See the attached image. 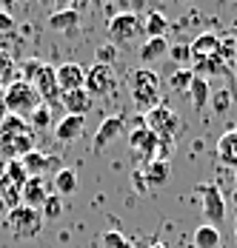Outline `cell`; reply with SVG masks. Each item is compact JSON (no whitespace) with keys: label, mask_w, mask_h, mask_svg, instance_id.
Wrapping results in <instances>:
<instances>
[{"label":"cell","mask_w":237,"mask_h":248,"mask_svg":"<svg viewBox=\"0 0 237 248\" xmlns=\"http://www.w3.org/2000/svg\"><path fill=\"white\" fill-rule=\"evenodd\" d=\"M3 108L9 111V114H15V117H23L26 114H32L37 106H43V100L40 94L34 92V86L32 83H26V80H15V83H9L6 89H3Z\"/></svg>","instance_id":"6da1fadb"},{"label":"cell","mask_w":237,"mask_h":248,"mask_svg":"<svg viewBox=\"0 0 237 248\" xmlns=\"http://www.w3.org/2000/svg\"><path fill=\"white\" fill-rule=\"evenodd\" d=\"M132 100L140 111H152L160 106V77L152 69H137L132 75Z\"/></svg>","instance_id":"7a4b0ae2"},{"label":"cell","mask_w":237,"mask_h":248,"mask_svg":"<svg viewBox=\"0 0 237 248\" xmlns=\"http://www.w3.org/2000/svg\"><path fill=\"white\" fill-rule=\"evenodd\" d=\"M3 223L9 228V234L17 237V240H34V237L43 234V217H40V211H34V208H29V205L12 208Z\"/></svg>","instance_id":"3957f363"},{"label":"cell","mask_w":237,"mask_h":248,"mask_svg":"<svg viewBox=\"0 0 237 248\" xmlns=\"http://www.w3.org/2000/svg\"><path fill=\"white\" fill-rule=\"evenodd\" d=\"M143 125H146L160 143H171L174 134L180 131L177 114H174L171 108H166V106H154L152 111H146V114H143Z\"/></svg>","instance_id":"277c9868"},{"label":"cell","mask_w":237,"mask_h":248,"mask_svg":"<svg viewBox=\"0 0 237 248\" xmlns=\"http://www.w3.org/2000/svg\"><path fill=\"white\" fill-rule=\"evenodd\" d=\"M197 197L203 202V217H206V223L217 228V225L226 220V197H223V191H220L214 183H200V186H197Z\"/></svg>","instance_id":"5b68a950"},{"label":"cell","mask_w":237,"mask_h":248,"mask_svg":"<svg viewBox=\"0 0 237 248\" xmlns=\"http://www.w3.org/2000/svg\"><path fill=\"white\" fill-rule=\"evenodd\" d=\"M83 89H86L89 97H106V94H112V92L118 89L115 69L95 63L92 69H86V83H83Z\"/></svg>","instance_id":"8992f818"},{"label":"cell","mask_w":237,"mask_h":248,"mask_svg":"<svg viewBox=\"0 0 237 248\" xmlns=\"http://www.w3.org/2000/svg\"><path fill=\"white\" fill-rule=\"evenodd\" d=\"M129 146L132 151L140 157L143 163L149 166V163H154V160H163V151H160V140L146 128V125H137V128H132V134H129Z\"/></svg>","instance_id":"52a82bcc"},{"label":"cell","mask_w":237,"mask_h":248,"mask_svg":"<svg viewBox=\"0 0 237 248\" xmlns=\"http://www.w3.org/2000/svg\"><path fill=\"white\" fill-rule=\"evenodd\" d=\"M29 83L34 86V92L40 94V100H43L46 106L60 103V86H57V72H54V66L40 63V66H37V72H34V77H32Z\"/></svg>","instance_id":"ba28073f"},{"label":"cell","mask_w":237,"mask_h":248,"mask_svg":"<svg viewBox=\"0 0 237 248\" xmlns=\"http://www.w3.org/2000/svg\"><path fill=\"white\" fill-rule=\"evenodd\" d=\"M140 31V20L135 12H120L109 20V43L112 46H123L129 40H135Z\"/></svg>","instance_id":"9c48e42d"},{"label":"cell","mask_w":237,"mask_h":248,"mask_svg":"<svg viewBox=\"0 0 237 248\" xmlns=\"http://www.w3.org/2000/svg\"><path fill=\"white\" fill-rule=\"evenodd\" d=\"M34 128H26L20 134H6L0 137V157L6 160H20L29 151H34Z\"/></svg>","instance_id":"30bf717a"},{"label":"cell","mask_w":237,"mask_h":248,"mask_svg":"<svg viewBox=\"0 0 237 248\" xmlns=\"http://www.w3.org/2000/svg\"><path fill=\"white\" fill-rule=\"evenodd\" d=\"M123 131H126V120H123L120 114H109V117L100 123V128L95 131V137H92V151H95V154H103Z\"/></svg>","instance_id":"8fae6325"},{"label":"cell","mask_w":237,"mask_h":248,"mask_svg":"<svg viewBox=\"0 0 237 248\" xmlns=\"http://www.w3.org/2000/svg\"><path fill=\"white\" fill-rule=\"evenodd\" d=\"M189 72L194 77H200V80H209V77H223L226 72H232V69H229V63H226L223 57L209 54V57H197V60H191Z\"/></svg>","instance_id":"7c38bea8"},{"label":"cell","mask_w":237,"mask_h":248,"mask_svg":"<svg viewBox=\"0 0 237 248\" xmlns=\"http://www.w3.org/2000/svg\"><path fill=\"white\" fill-rule=\"evenodd\" d=\"M54 72H57L60 94H63V92H77V89H83V83H86V69H83L80 63H63V66H57Z\"/></svg>","instance_id":"4fadbf2b"},{"label":"cell","mask_w":237,"mask_h":248,"mask_svg":"<svg viewBox=\"0 0 237 248\" xmlns=\"http://www.w3.org/2000/svg\"><path fill=\"white\" fill-rule=\"evenodd\" d=\"M83 125H86V117H74V114H66L63 120L54 123V140L57 143H74L83 137Z\"/></svg>","instance_id":"5bb4252c"},{"label":"cell","mask_w":237,"mask_h":248,"mask_svg":"<svg viewBox=\"0 0 237 248\" xmlns=\"http://www.w3.org/2000/svg\"><path fill=\"white\" fill-rule=\"evenodd\" d=\"M49 191H46V183H43V177H29L23 186V191H20V205H29V208H34V211H40V205L46 202Z\"/></svg>","instance_id":"9a60e30c"},{"label":"cell","mask_w":237,"mask_h":248,"mask_svg":"<svg viewBox=\"0 0 237 248\" xmlns=\"http://www.w3.org/2000/svg\"><path fill=\"white\" fill-rule=\"evenodd\" d=\"M20 163H23V169L29 177H43L46 171L51 169H57V157H51V154H43V151H29L26 157H20Z\"/></svg>","instance_id":"2e32d148"},{"label":"cell","mask_w":237,"mask_h":248,"mask_svg":"<svg viewBox=\"0 0 237 248\" xmlns=\"http://www.w3.org/2000/svg\"><path fill=\"white\" fill-rule=\"evenodd\" d=\"M217 160L223 166L237 169V128H229L217 137Z\"/></svg>","instance_id":"e0dca14e"},{"label":"cell","mask_w":237,"mask_h":248,"mask_svg":"<svg viewBox=\"0 0 237 248\" xmlns=\"http://www.w3.org/2000/svg\"><path fill=\"white\" fill-rule=\"evenodd\" d=\"M60 103H63V108L74 114V117H83V114H89V108H92V97L86 94V89H77V92H63L60 94Z\"/></svg>","instance_id":"ac0fdd59"},{"label":"cell","mask_w":237,"mask_h":248,"mask_svg":"<svg viewBox=\"0 0 237 248\" xmlns=\"http://www.w3.org/2000/svg\"><path fill=\"white\" fill-rule=\"evenodd\" d=\"M80 23V15H77V9H60V12H54L51 17H49V29L51 31H63V34H71L74 29Z\"/></svg>","instance_id":"d6986e66"},{"label":"cell","mask_w":237,"mask_h":248,"mask_svg":"<svg viewBox=\"0 0 237 248\" xmlns=\"http://www.w3.org/2000/svg\"><path fill=\"white\" fill-rule=\"evenodd\" d=\"M217 46H220V37L214 34V31H203V34H197L194 40H191V60H197V57H209V54H217Z\"/></svg>","instance_id":"ffe728a7"},{"label":"cell","mask_w":237,"mask_h":248,"mask_svg":"<svg viewBox=\"0 0 237 248\" xmlns=\"http://www.w3.org/2000/svg\"><path fill=\"white\" fill-rule=\"evenodd\" d=\"M169 174H171V169H169L166 160H154V163H149V166L143 169V180H146L149 188H154V186H166Z\"/></svg>","instance_id":"44dd1931"},{"label":"cell","mask_w":237,"mask_h":248,"mask_svg":"<svg viewBox=\"0 0 237 248\" xmlns=\"http://www.w3.org/2000/svg\"><path fill=\"white\" fill-rule=\"evenodd\" d=\"M169 43L166 37H149L146 43L140 46V63H152V60H160L169 54Z\"/></svg>","instance_id":"7402d4cb"},{"label":"cell","mask_w":237,"mask_h":248,"mask_svg":"<svg viewBox=\"0 0 237 248\" xmlns=\"http://www.w3.org/2000/svg\"><path fill=\"white\" fill-rule=\"evenodd\" d=\"M209 97H212V86H209V80H200V77H194L189 86V100L191 106L200 111V108H206L209 106Z\"/></svg>","instance_id":"603a6c76"},{"label":"cell","mask_w":237,"mask_h":248,"mask_svg":"<svg viewBox=\"0 0 237 248\" xmlns=\"http://www.w3.org/2000/svg\"><path fill=\"white\" fill-rule=\"evenodd\" d=\"M194 248H220V228L203 223L194 228Z\"/></svg>","instance_id":"cb8c5ba5"},{"label":"cell","mask_w":237,"mask_h":248,"mask_svg":"<svg viewBox=\"0 0 237 248\" xmlns=\"http://www.w3.org/2000/svg\"><path fill=\"white\" fill-rule=\"evenodd\" d=\"M54 191L60 194V197H69V194H74L77 191V174L71 171V169H57L54 171Z\"/></svg>","instance_id":"d4e9b609"},{"label":"cell","mask_w":237,"mask_h":248,"mask_svg":"<svg viewBox=\"0 0 237 248\" xmlns=\"http://www.w3.org/2000/svg\"><path fill=\"white\" fill-rule=\"evenodd\" d=\"M140 29L149 37H163L169 29V20H166V15H160V12H146V20L140 23Z\"/></svg>","instance_id":"484cf974"},{"label":"cell","mask_w":237,"mask_h":248,"mask_svg":"<svg viewBox=\"0 0 237 248\" xmlns=\"http://www.w3.org/2000/svg\"><path fill=\"white\" fill-rule=\"evenodd\" d=\"M3 177H6L12 186H17L20 191H23L26 180H29V174H26V169H23V163H20V160H9V163L3 166Z\"/></svg>","instance_id":"4316f807"},{"label":"cell","mask_w":237,"mask_h":248,"mask_svg":"<svg viewBox=\"0 0 237 248\" xmlns=\"http://www.w3.org/2000/svg\"><path fill=\"white\" fill-rule=\"evenodd\" d=\"M60 214H63V197H60V194H49L46 202L40 205L43 223H46V220H60Z\"/></svg>","instance_id":"83f0119b"},{"label":"cell","mask_w":237,"mask_h":248,"mask_svg":"<svg viewBox=\"0 0 237 248\" xmlns=\"http://www.w3.org/2000/svg\"><path fill=\"white\" fill-rule=\"evenodd\" d=\"M15 72H17V63H15V57H12L6 49H0V83H3V86L15 83Z\"/></svg>","instance_id":"f1b7e54d"},{"label":"cell","mask_w":237,"mask_h":248,"mask_svg":"<svg viewBox=\"0 0 237 248\" xmlns=\"http://www.w3.org/2000/svg\"><path fill=\"white\" fill-rule=\"evenodd\" d=\"M232 92L229 89H217V92H212V97H209V103H212V111L214 114H226L229 108H232Z\"/></svg>","instance_id":"f546056e"},{"label":"cell","mask_w":237,"mask_h":248,"mask_svg":"<svg viewBox=\"0 0 237 248\" xmlns=\"http://www.w3.org/2000/svg\"><path fill=\"white\" fill-rule=\"evenodd\" d=\"M29 125H32L34 131H37V128L43 131V128H49V125H51V108H49L46 103H43V106H37V108L29 114Z\"/></svg>","instance_id":"4dcf8cb0"},{"label":"cell","mask_w":237,"mask_h":248,"mask_svg":"<svg viewBox=\"0 0 237 248\" xmlns=\"http://www.w3.org/2000/svg\"><path fill=\"white\" fill-rule=\"evenodd\" d=\"M191 80H194V75H191L189 69H177L174 75L169 77V86L174 89V92H180V94H189V86Z\"/></svg>","instance_id":"1f68e13d"},{"label":"cell","mask_w":237,"mask_h":248,"mask_svg":"<svg viewBox=\"0 0 237 248\" xmlns=\"http://www.w3.org/2000/svg\"><path fill=\"white\" fill-rule=\"evenodd\" d=\"M118 54H120V49H118V46H112V43L106 40L103 46H97V51H95V63H100V66H115Z\"/></svg>","instance_id":"d6a6232c"},{"label":"cell","mask_w":237,"mask_h":248,"mask_svg":"<svg viewBox=\"0 0 237 248\" xmlns=\"http://www.w3.org/2000/svg\"><path fill=\"white\" fill-rule=\"evenodd\" d=\"M100 243H103V248H132V243H129L120 231H115V228L106 231V234L100 237Z\"/></svg>","instance_id":"836d02e7"},{"label":"cell","mask_w":237,"mask_h":248,"mask_svg":"<svg viewBox=\"0 0 237 248\" xmlns=\"http://www.w3.org/2000/svg\"><path fill=\"white\" fill-rule=\"evenodd\" d=\"M169 57H171L177 66H186V63H191V49L186 43H174V46H169Z\"/></svg>","instance_id":"e575fe53"},{"label":"cell","mask_w":237,"mask_h":248,"mask_svg":"<svg viewBox=\"0 0 237 248\" xmlns=\"http://www.w3.org/2000/svg\"><path fill=\"white\" fill-rule=\"evenodd\" d=\"M217 57H223L226 63H235L237 60V46H235L232 37H223V40H220V46H217Z\"/></svg>","instance_id":"d590c367"},{"label":"cell","mask_w":237,"mask_h":248,"mask_svg":"<svg viewBox=\"0 0 237 248\" xmlns=\"http://www.w3.org/2000/svg\"><path fill=\"white\" fill-rule=\"evenodd\" d=\"M12 29H15V17L0 9V31H12Z\"/></svg>","instance_id":"8d00e7d4"},{"label":"cell","mask_w":237,"mask_h":248,"mask_svg":"<svg viewBox=\"0 0 237 248\" xmlns=\"http://www.w3.org/2000/svg\"><path fill=\"white\" fill-rule=\"evenodd\" d=\"M132 183L137 186V191H143V194L149 191V186H146V180H143V171H135V174H132Z\"/></svg>","instance_id":"74e56055"},{"label":"cell","mask_w":237,"mask_h":248,"mask_svg":"<svg viewBox=\"0 0 237 248\" xmlns=\"http://www.w3.org/2000/svg\"><path fill=\"white\" fill-rule=\"evenodd\" d=\"M6 214H9V208H6V202L0 200V220H6Z\"/></svg>","instance_id":"f35d334b"},{"label":"cell","mask_w":237,"mask_h":248,"mask_svg":"<svg viewBox=\"0 0 237 248\" xmlns=\"http://www.w3.org/2000/svg\"><path fill=\"white\" fill-rule=\"evenodd\" d=\"M229 37H232V40H235V46H237V23L232 26V31H229Z\"/></svg>","instance_id":"ab89813d"},{"label":"cell","mask_w":237,"mask_h":248,"mask_svg":"<svg viewBox=\"0 0 237 248\" xmlns=\"http://www.w3.org/2000/svg\"><path fill=\"white\" fill-rule=\"evenodd\" d=\"M149 248H166V246H163V243H152Z\"/></svg>","instance_id":"60d3db41"},{"label":"cell","mask_w":237,"mask_h":248,"mask_svg":"<svg viewBox=\"0 0 237 248\" xmlns=\"http://www.w3.org/2000/svg\"><path fill=\"white\" fill-rule=\"evenodd\" d=\"M232 72H235V77H237V60H235V63H232Z\"/></svg>","instance_id":"b9f144b4"},{"label":"cell","mask_w":237,"mask_h":248,"mask_svg":"<svg viewBox=\"0 0 237 248\" xmlns=\"http://www.w3.org/2000/svg\"><path fill=\"white\" fill-rule=\"evenodd\" d=\"M3 89H6V86H3V83H0V100H3Z\"/></svg>","instance_id":"7bdbcfd3"},{"label":"cell","mask_w":237,"mask_h":248,"mask_svg":"<svg viewBox=\"0 0 237 248\" xmlns=\"http://www.w3.org/2000/svg\"><path fill=\"white\" fill-rule=\"evenodd\" d=\"M0 180H3V166H0Z\"/></svg>","instance_id":"ee69618b"},{"label":"cell","mask_w":237,"mask_h":248,"mask_svg":"<svg viewBox=\"0 0 237 248\" xmlns=\"http://www.w3.org/2000/svg\"><path fill=\"white\" fill-rule=\"evenodd\" d=\"M235 237H237V228H235Z\"/></svg>","instance_id":"f6af8a7d"},{"label":"cell","mask_w":237,"mask_h":248,"mask_svg":"<svg viewBox=\"0 0 237 248\" xmlns=\"http://www.w3.org/2000/svg\"><path fill=\"white\" fill-rule=\"evenodd\" d=\"M235 183H237V180H235Z\"/></svg>","instance_id":"bcb514c9"}]
</instances>
